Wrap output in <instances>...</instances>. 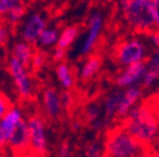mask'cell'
I'll return each instance as SVG.
<instances>
[{
	"label": "cell",
	"mask_w": 159,
	"mask_h": 157,
	"mask_svg": "<svg viewBox=\"0 0 159 157\" xmlns=\"http://www.w3.org/2000/svg\"><path fill=\"white\" fill-rule=\"evenodd\" d=\"M120 125L138 141L154 148L159 133V103L148 101L136 104Z\"/></svg>",
	"instance_id": "obj_1"
},
{
	"label": "cell",
	"mask_w": 159,
	"mask_h": 157,
	"mask_svg": "<svg viewBox=\"0 0 159 157\" xmlns=\"http://www.w3.org/2000/svg\"><path fill=\"white\" fill-rule=\"evenodd\" d=\"M119 10L128 29L139 35L155 30L152 0H117Z\"/></svg>",
	"instance_id": "obj_2"
},
{
	"label": "cell",
	"mask_w": 159,
	"mask_h": 157,
	"mask_svg": "<svg viewBox=\"0 0 159 157\" xmlns=\"http://www.w3.org/2000/svg\"><path fill=\"white\" fill-rule=\"evenodd\" d=\"M152 150L138 141L119 123L106 134L102 157H149Z\"/></svg>",
	"instance_id": "obj_3"
},
{
	"label": "cell",
	"mask_w": 159,
	"mask_h": 157,
	"mask_svg": "<svg viewBox=\"0 0 159 157\" xmlns=\"http://www.w3.org/2000/svg\"><path fill=\"white\" fill-rule=\"evenodd\" d=\"M149 55L147 38L144 39L139 35H131L121 39L112 49L114 62L124 68L136 63L147 62Z\"/></svg>",
	"instance_id": "obj_4"
},
{
	"label": "cell",
	"mask_w": 159,
	"mask_h": 157,
	"mask_svg": "<svg viewBox=\"0 0 159 157\" xmlns=\"http://www.w3.org/2000/svg\"><path fill=\"white\" fill-rule=\"evenodd\" d=\"M8 68L20 98H23L24 101L30 100L33 97V82L29 75L28 68L23 66L20 62H18L13 57L9 59Z\"/></svg>",
	"instance_id": "obj_5"
},
{
	"label": "cell",
	"mask_w": 159,
	"mask_h": 157,
	"mask_svg": "<svg viewBox=\"0 0 159 157\" xmlns=\"http://www.w3.org/2000/svg\"><path fill=\"white\" fill-rule=\"evenodd\" d=\"M28 128L30 134V152L34 157H43L47 151L46 126L41 116L33 114L28 121Z\"/></svg>",
	"instance_id": "obj_6"
},
{
	"label": "cell",
	"mask_w": 159,
	"mask_h": 157,
	"mask_svg": "<svg viewBox=\"0 0 159 157\" xmlns=\"http://www.w3.org/2000/svg\"><path fill=\"white\" fill-rule=\"evenodd\" d=\"M104 29V16L101 13H93L87 23V32L85 35V39L82 40V44L80 47V54L81 55H91L92 50L98 43Z\"/></svg>",
	"instance_id": "obj_7"
},
{
	"label": "cell",
	"mask_w": 159,
	"mask_h": 157,
	"mask_svg": "<svg viewBox=\"0 0 159 157\" xmlns=\"http://www.w3.org/2000/svg\"><path fill=\"white\" fill-rule=\"evenodd\" d=\"M9 147L15 155V157H28L33 156L30 152V134L28 123L23 120L15 128L13 136L9 140Z\"/></svg>",
	"instance_id": "obj_8"
},
{
	"label": "cell",
	"mask_w": 159,
	"mask_h": 157,
	"mask_svg": "<svg viewBox=\"0 0 159 157\" xmlns=\"http://www.w3.org/2000/svg\"><path fill=\"white\" fill-rule=\"evenodd\" d=\"M148 70L147 62L136 63L129 67H125L115 78V83L121 88H130V87H138L143 81V77Z\"/></svg>",
	"instance_id": "obj_9"
},
{
	"label": "cell",
	"mask_w": 159,
	"mask_h": 157,
	"mask_svg": "<svg viewBox=\"0 0 159 157\" xmlns=\"http://www.w3.org/2000/svg\"><path fill=\"white\" fill-rule=\"evenodd\" d=\"M47 28V20L42 14L34 13L29 15L22 27V38L23 42H27L29 44H37L38 38L43 33V30Z\"/></svg>",
	"instance_id": "obj_10"
},
{
	"label": "cell",
	"mask_w": 159,
	"mask_h": 157,
	"mask_svg": "<svg viewBox=\"0 0 159 157\" xmlns=\"http://www.w3.org/2000/svg\"><path fill=\"white\" fill-rule=\"evenodd\" d=\"M23 112L18 107H11L10 111L0 121V150L9 143L18 125L23 121Z\"/></svg>",
	"instance_id": "obj_11"
},
{
	"label": "cell",
	"mask_w": 159,
	"mask_h": 157,
	"mask_svg": "<svg viewBox=\"0 0 159 157\" xmlns=\"http://www.w3.org/2000/svg\"><path fill=\"white\" fill-rule=\"evenodd\" d=\"M142 97V87H130L121 91V98L117 108V117L124 118V117L136 106Z\"/></svg>",
	"instance_id": "obj_12"
},
{
	"label": "cell",
	"mask_w": 159,
	"mask_h": 157,
	"mask_svg": "<svg viewBox=\"0 0 159 157\" xmlns=\"http://www.w3.org/2000/svg\"><path fill=\"white\" fill-rule=\"evenodd\" d=\"M42 103L44 113L49 118H56L59 116L62 111V103H61V97L53 88H46L42 95Z\"/></svg>",
	"instance_id": "obj_13"
},
{
	"label": "cell",
	"mask_w": 159,
	"mask_h": 157,
	"mask_svg": "<svg viewBox=\"0 0 159 157\" xmlns=\"http://www.w3.org/2000/svg\"><path fill=\"white\" fill-rule=\"evenodd\" d=\"M121 92H114L107 95L102 106V118L105 126H109L114 120L117 118V108L120 103Z\"/></svg>",
	"instance_id": "obj_14"
},
{
	"label": "cell",
	"mask_w": 159,
	"mask_h": 157,
	"mask_svg": "<svg viewBox=\"0 0 159 157\" xmlns=\"http://www.w3.org/2000/svg\"><path fill=\"white\" fill-rule=\"evenodd\" d=\"M34 53H35V50H34L32 44H29L27 42H19L14 45L11 57L15 58L18 62H20L23 66H25L28 68L32 63Z\"/></svg>",
	"instance_id": "obj_15"
},
{
	"label": "cell",
	"mask_w": 159,
	"mask_h": 157,
	"mask_svg": "<svg viewBox=\"0 0 159 157\" xmlns=\"http://www.w3.org/2000/svg\"><path fill=\"white\" fill-rule=\"evenodd\" d=\"M101 68V59L98 55H89L87 59L85 61V63L81 67V70H80V78L84 82H89L90 79L100 72Z\"/></svg>",
	"instance_id": "obj_16"
},
{
	"label": "cell",
	"mask_w": 159,
	"mask_h": 157,
	"mask_svg": "<svg viewBox=\"0 0 159 157\" xmlns=\"http://www.w3.org/2000/svg\"><path fill=\"white\" fill-rule=\"evenodd\" d=\"M85 118L86 121L91 125V127L95 131H100L102 127H105V122L102 118V113H101V108L96 103H91L86 107L85 111Z\"/></svg>",
	"instance_id": "obj_17"
},
{
	"label": "cell",
	"mask_w": 159,
	"mask_h": 157,
	"mask_svg": "<svg viewBox=\"0 0 159 157\" xmlns=\"http://www.w3.org/2000/svg\"><path fill=\"white\" fill-rule=\"evenodd\" d=\"M56 74H57V78L61 86L66 89V91H70L73 84H75V78H73V73L71 70V68L68 67V64L66 63H59L57 66V69H56Z\"/></svg>",
	"instance_id": "obj_18"
},
{
	"label": "cell",
	"mask_w": 159,
	"mask_h": 157,
	"mask_svg": "<svg viewBox=\"0 0 159 157\" xmlns=\"http://www.w3.org/2000/svg\"><path fill=\"white\" fill-rule=\"evenodd\" d=\"M77 35H78V29H77V27L71 25V27L65 28L61 33H59V38H58L57 47L61 48V49H63V50L68 49V48L75 43Z\"/></svg>",
	"instance_id": "obj_19"
},
{
	"label": "cell",
	"mask_w": 159,
	"mask_h": 157,
	"mask_svg": "<svg viewBox=\"0 0 159 157\" xmlns=\"http://www.w3.org/2000/svg\"><path fill=\"white\" fill-rule=\"evenodd\" d=\"M59 33L61 32H59L58 29L47 27L43 30V33L39 35L37 44L39 47H43V48H48V47H52V45L57 44L58 43V38H59Z\"/></svg>",
	"instance_id": "obj_20"
},
{
	"label": "cell",
	"mask_w": 159,
	"mask_h": 157,
	"mask_svg": "<svg viewBox=\"0 0 159 157\" xmlns=\"http://www.w3.org/2000/svg\"><path fill=\"white\" fill-rule=\"evenodd\" d=\"M24 16H25V6H24V4H22V5L14 8L13 10H10L7 15V19H8L9 24L16 25V24H19L22 22V19Z\"/></svg>",
	"instance_id": "obj_21"
},
{
	"label": "cell",
	"mask_w": 159,
	"mask_h": 157,
	"mask_svg": "<svg viewBox=\"0 0 159 157\" xmlns=\"http://www.w3.org/2000/svg\"><path fill=\"white\" fill-rule=\"evenodd\" d=\"M158 79H159V70L148 67V70H147V73L143 77V81H142L140 86L143 88H149L153 84H155L158 82Z\"/></svg>",
	"instance_id": "obj_22"
},
{
	"label": "cell",
	"mask_w": 159,
	"mask_h": 157,
	"mask_svg": "<svg viewBox=\"0 0 159 157\" xmlns=\"http://www.w3.org/2000/svg\"><path fill=\"white\" fill-rule=\"evenodd\" d=\"M23 4V0H0V16L8 15L10 10Z\"/></svg>",
	"instance_id": "obj_23"
},
{
	"label": "cell",
	"mask_w": 159,
	"mask_h": 157,
	"mask_svg": "<svg viewBox=\"0 0 159 157\" xmlns=\"http://www.w3.org/2000/svg\"><path fill=\"white\" fill-rule=\"evenodd\" d=\"M87 156H92V157H102L104 153V143L101 145L98 141H93L87 146Z\"/></svg>",
	"instance_id": "obj_24"
},
{
	"label": "cell",
	"mask_w": 159,
	"mask_h": 157,
	"mask_svg": "<svg viewBox=\"0 0 159 157\" xmlns=\"http://www.w3.org/2000/svg\"><path fill=\"white\" fill-rule=\"evenodd\" d=\"M46 61H47V55L43 52H35L34 55H33L30 66L33 67L34 70H38L46 64Z\"/></svg>",
	"instance_id": "obj_25"
},
{
	"label": "cell",
	"mask_w": 159,
	"mask_h": 157,
	"mask_svg": "<svg viewBox=\"0 0 159 157\" xmlns=\"http://www.w3.org/2000/svg\"><path fill=\"white\" fill-rule=\"evenodd\" d=\"M11 107L13 106H11V103L9 101V98L2 91H0V121H2L3 117L10 111Z\"/></svg>",
	"instance_id": "obj_26"
},
{
	"label": "cell",
	"mask_w": 159,
	"mask_h": 157,
	"mask_svg": "<svg viewBox=\"0 0 159 157\" xmlns=\"http://www.w3.org/2000/svg\"><path fill=\"white\" fill-rule=\"evenodd\" d=\"M61 97V103H62V108L65 109H70L73 103H75V98H73V94L70 92V91H65L62 94H59Z\"/></svg>",
	"instance_id": "obj_27"
},
{
	"label": "cell",
	"mask_w": 159,
	"mask_h": 157,
	"mask_svg": "<svg viewBox=\"0 0 159 157\" xmlns=\"http://www.w3.org/2000/svg\"><path fill=\"white\" fill-rule=\"evenodd\" d=\"M147 64L149 68H154V69L159 70V48L152 50L148 61H147Z\"/></svg>",
	"instance_id": "obj_28"
},
{
	"label": "cell",
	"mask_w": 159,
	"mask_h": 157,
	"mask_svg": "<svg viewBox=\"0 0 159 157\" xmlns=\"http://www.w3.org/2000/svg\"><path fill=\"white\" fill-rule=\"evenodd\" d=\"M153 13H154V28L155 32H159V0H152Z\"/></svg>",
	"instance_id": "obj_29"
},
{
	"label": "cell",
	"mask_w": 159,
	"mask_h": 157,
	"mask_svg": "<svg viewBox=\"0 0 159 157\" xmlns=\"http://www.w3.org/2000/svg\"><path fill=\"white\" fill-rule=\"evenodd\" d=\"M9 38V30H8V27L3 23H0V47L4 45Z\"/></svg>",
	"instance_id": "obj_30"
},
{
	"label": "cell",
	"mask_w": 159,
	"mask_h": 157,
	"mask_svg": "<svg viewBox=\"0 0 159 157\" xmlns=\"http://www.w3.org/2000/svg\"><path fill=\"white\" fill-rule=\"evenodd\" d=\"M65 55H66V50H63V49H61V48L56 47V49L53 50V61L57 62L58 64H59V63H62V61L65 59Z\"/></svg>",
	"instance_id": "obj_31"
},
{
	"label": "cell",
	"mask_w": 159,
	"mask_h": 157,
	"mask_svg": "<svg viewBox=\"0 0 159 157\" xmlns=\"http://www.w3.org/2000/svg\"><path fill=\"white\" fill-rule=\"evenodd\" d=\"M58 155H59V157H71V147L67 142H63L59 146Z\"/></svg>",
	"instance_id": "obj_32"
},
{
	"label": "cell",
	"mask_w": 159,
	"mask_h": 157,
	"mask_svg": "<svg viewBox=\"0 0 159 157\" xmlns=\"http://www.w3.org/2000/svg\"><path fill=\"white\" fill-rule=\"evenodd\" d=\"M149 157H159V148H153L149 153Z\"/></svg>",
	"instance_id": "obj_33"
},
{
	"label": "cell",
	"mask_w": 159,
	"mask_h": 157,
	"mask_svg": "<svg viewBox=\"0 0 159 157\" xmlns=\"http://www.w3.org/2000/svg\"><path fill=\"white\" fill-rule=\"evenodd\" d=\"M154 148H159V133H158V138H157V143H155Z\"/></svg>",
	"instance_id": "obj_34"
},
{
	"label": "cell",
	"mask_w": 159,
	"mask_h": 157,
	"mask_svg": "<svg viewBox=\"0 0 159 157\" xmlns=\"http://www.w3.org/2000/svg\"><path fill=\"white\" fill-rule=\"evenodd\" d=\"M85 157H92V156H85Z\"/></svg>",
	"instance_id": "obj_35"
},
{
	"label": "cell",
	"mask_w": 159,
	"mask_h": 157,
	"mask_svg": "<svg viewBox=\"0 0 159 157\" xmlns=\"http://www.w3.org/2000/svg\"><path fill=\"white\" fill-rule=\"evenodd\" d=\"M28 157H34V156H28Z\"/></svg>",
	"instance_id": "obj_36"
}]
</instances>
